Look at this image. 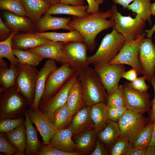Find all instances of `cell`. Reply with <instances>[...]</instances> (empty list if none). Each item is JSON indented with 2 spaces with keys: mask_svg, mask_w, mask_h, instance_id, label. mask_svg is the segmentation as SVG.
Segmentation results:
<instances>
[{
  "mask_svg": "<svg viewBox=\"0 0 155 155\" xmlns=\"http://www.w3.org/2000/svg\"><path fill=\"white\" fill-rule=\"evenodd\" d=\"M112 15L111 9L105 12L100 11L91 13L85 17L73 16L72 19L67 25L73 30H77L80 33L88 50L92 52L97 44L95 40L97 35L105 30L113 28L114 22L111 17Z\"/></svg>",
  "mask_w": 155,
  "mask_h": 155,
  "instance_id": "6da1fadb",
  "label": "cell"
},
{
  "mask_svg": "<svg viewBox=\"0 0 155 155\" xmlns=\"http://www.w3.org/2000/svg\"><path fill=\"white\" fill-rule=\"evenodd\" d=\"M78 78L82 88V97L86 106H91L107 102L108 95L94 69L88 67L79 71Z\"/></svg>",
  "mask_w": 155,
  "mask_h": 155,
  "instance_id": "7a4b0ae2",
  "label": "cell"
},
{
  "mask_svg": "<svg viewBox=\"0 0 155 155\" xmlns=\"http://www.w3.org/2000/svg\"><path fill=\"white\" fill-rule=\"evenodd\" d=\"M0 93V120L22 117L29 104L16 85L7 89L2 86Z\"/></svg>",
  "mask_w": 155,
  "mask_h": 155,
  "instance_id": "3957f363",
  "label": "cell"
},
{
  "mask_svg": "<svg viewBox=\"0 0 155 155\" xmlns=\"http://www.w3.org/2000/svg\"><path fill=\"white\" fill-rule=\"evenodd\" d=\"M125 42L122 35L113 28L111 33L107 34L103 38L96 53L88 57L89 64L95 67L108 63L116 56Z\"/></svg>",
  "mask_w": 155,
  "mask_h": 155,
  "instance_id": "277c9868",
  "label": "cell"
},
{
  "mask_svg": "<svg viewBox=\"0 0 155 155\" xmlns=\"http://www.w3.org/2000/svg\"><path fill=\"white\" fill-rule=\"evenodd\" d=\"M111 9L112 13L111 17L114 22L113 28L122 35L125 42L136 39L144 32L146 21L137 15L134 18L130 16H123L118 11L115 4L112 5Z\"/></svg>",
  "mask_w": 155,
  "mask_h": 155,
  "instance_id": "5b68a950",
  "label": "cell"
},
{
  "mask_svg": "<svg viewBox=\"0 0 155 155\" xmlns=\"http://www.w3.org/2000/svg\"><path fill=\"white\" fill-rule=\"evenodd\" d=\"M18 67V74L16 86L30 106L34 98L36 81L39 71L35 67L20 63Z\"/></svg>",
  "mask_w": 155,
  "mask_h": 155,
  "instance_id": "8992f818",
  "label": "cell"
},
{
  "mask_svg": "<svg viewBox=\"0 0 155 155\" xmlns=\"http://www.w3.org/2000/svg\"><path fill=\"white\" fill-rule=\"evenodd\" d=\"M148 122V119L142 114L128 110L118 121L121 137L132 143Z\"/></svg>",
  "mask_w": 155,
  "mask_h": 155,
  "instance_id": "52a82bcc",
  "label": "cell"
},
{
  "mask_svg": "<svg viewBox=\"0 0 155 155\" xmlns=\"http://www.w3.org/2000/svg\"><path fill=\"white\" fill-rule=\"evenodd\" d=\"M143 32L136 39L125 43L116 56L108 64H126L134 69L137 73L144 75L138 58L139 44L141 40L146 36Z\"/></svg>",
  "mask_w": 155,
  "mask_h": 155,
  "instance_id": "ba28073f",
  "label": "cell"
},
{
  "mask_svg": "<svg viewBox=\"0 0 155 155\" xmlns=\"http://www.w3.org/2000/svg\"><path fill=\"white\" fill-rule=\"evenodd\" d=\"M87 46L84 41H71L65 43L63 52L66 64L76 71L88 66Z\"/></svg>",
  "mask_w": 155,
  "mask_h": 155,
  "instance_id": "9c48e42d",
  "label": "cell"
},
{
  "mask_svg": "<svg viewBox=\"0 0 155 155\" xmlns=\"http://www.w3.org/2000/svg\"><path fill=\"white\" fill-rule=\"evenodd\" d=\"M75 71L67 64H63L52 71L48 75L41 100L51 98L63 86Z\"/></svg>",
  "mask_w": 155,
  "mask_h": 155,
  "instance_id": "30bf717a",
  "label": "cell"
},
{
  "mask_svg": "<svg viewBox=\"0 0 155 155\" xmlns=\"http://www.w3.org/2000/svg\"><path fill=\"white\" fill-rule=\"evenodd\" d=\"M79 72H75L51 98L40 101L38 107L40 108L39 110L46 114L52 122L55 111L66 103L69 91L77 79Z\"/></svg>",
  "mask_w": 155,
  "mask_h": 155,
  "instance_id": "8fae6325",
  "label": "cell"
},
{
  "mask_svg": "<svg viewBox=\"0 0 155 155\" xmlns=\"http://www.w3.org/2000/svg\"><path fill=\"white\" fill-rule=\"evenodd\" d=\"M108 95L111 94L118 87V83L126 67L124 64L110 65L108 63L94 67Z\"/></svg>",
  "mask_w": 155,
  "mask_h": 155,
  "instance_id": "7c38bea8",
  "label": "cell"
},
{
  "mask_svg": "<svg viewBox=\"0 0 155 155\" xmlns=\"http://www.w3.org/2000/svg\"><path fill=\"white\" fill-rule=\"evenodd\" d=\"M125 106L130 110L142 114L150 111V95L147 92H140L130 87L127 82L123 85Z\"/></svg>",
  "mask_w": 155,
  "mask_h": 155,
  "instance_id": "4fadbf2b",
  "label": "cell"
},
{
  "mask_svg": "<svg viewBox=\"0 0 155 155\" xmlns=\"http://www.w3.org/2000/svg\"><path fill=\"white\" fill-rule=\"evenodd\" d=\"M138 58L146 80L150 82L155 72V44L152 37L144 38L140 41Z\"/></svg>",
  "mask_w": 155,
  "mask_h": 155,
  "instance_id": "5bb4252c",
  "label": "cell"
},
{
  "mask_svg": "<svg viewBox=\"0 0 155 155\" xmlns=\"http://www.w3.org/2000/svg\"><path fill=\"white\" fill-rule=\"evenodd\" d=\"M30 120L36 126L43 140V145L50 143V141L57 131L49 117L38 109H27Z\"/></svg>",
  "mask_w": 155,
  "mask_h": 155,
  "instance_id": "9a60e30c",
  "label": "cell"
},
{
  "mask_svg": "<svg viewBox=\"0 0 155 155\" xmlns=\"http://www.w3.org/2000/svg\"><path fill=\"white\" fill-rule=\"evenodd\" d=\"M51 41L38 34L35 32L18 33L12 39V47L13 49L28 50L45 44Z\"/></svg>",
  "mask_w": 155,
  "mask_h": 155,
  "instance_id": "2e32d148",
  "label": "cell"
},
{
  "mask_svg": "<svg viewBox=\"0 0 155 155\" xmlns=\"http://www.w3.org/2000/svg\"><path fill=\"white\" fill-rule=\"evenodd\" d=\"M57 68L55 60L49 59L46 61L42 67L39 71L37 76L35 96L30 108L33 110L38 109L39 102L42 96L47 78L52 71Z\"/></svg>",
  "mask_w": 155,
  "mask_h": 155,
  "instance_id": "e0dca14e",
  "label": "cell"
},
{
  "mask_svg": "<svg viewBox=\"0 0 155 155\" xmlns=\"http://www.w3.org/2000/svg\"><path fill=\"white\" fill-rule=\"evenodd\" d=\"M65 43L51 41L45 44L28 50L44 58L53 59L62 64H65L66 63L63 52Z\"/></svg>",
  "mask_w": 155,
  "mask_h": 155,
  "instance_id": "ac0fdd59",
  "label": "cell"
},
{
  "mask_svg": "<svg viewBox=\"0 0 155 155\" xmlns=\"http://www.w3.org/2000/svg\"><path fill=\"white\" fill-rule=\"evenodd\" d=\"M71 20L70 17H54L48 13H45L35 24L36 30L37 32H40L60 29L67 30L70 31L74 30L67 25Z\"/></svg>",
  "mask_w": 155,
  "mask_h": 155,
  "instance_id": "d6986e66",
  "label": "cell"
},
{
  "mask_svg": "<svg viewBox=\"0 0 155 155\" xmlns=\"http://www.w3.org/2000/svg\"><path fill=\"white\" fill-rule=\"evenodd\" d=\"M3 15L6 25L11 30L23 32H35V24L25 16H18L9 11L4 12Z\"/></svg>",
  "mask_w": 155,
  "mask_h": 155,
  "instance_id": "ffe728a7",
  "label": "cell"
},
{
  "mask_svg": "<svg viewBox=\"0 0 155 155\" xmlns=\"http://www.w3.org/2000/svg\"><path fill=\"white\" fill-rule=\"evenodd\" d=\"M91 106H86L75 114L68 128L73 134L80 133L92 126L94 124L91 116Z\"/></svg>",
  "mask_w": 155,
  "mask_h": 155,
  "instance_id": "44dd1931",
  "label": "cell"
},
{
  "mask_svg": "<svg viewBox=\"0 0 155 155\" xmlns=\"http://www.w3.org/2000/svg\"><path fill=\"white\" fill-rule=\"evenodd\" d=\"M21 0L26 16L35 24L53 5L47 0Z\"/></svg>",
  "mask_w": 155,
  "mask_h": 155,
  "instance_id": "7402d4cb",
  "label": "cell"
},
{
  "mask_svg": "<svg viewBox=\"0 0 155 155\" xmlns=\"http://www.w3.org/2000/svg\"><path fill=\"white\" fill-rule=\"evenodd\" d=\"M25 125L26 138L25 154L37 155L42 144L38 137L36 131L30 118L27 110H26Z\"/></svg>",
  "mask_w": 155,
  "mask_h": 155,
  "instance_id": "603a6c76",
  "label": "cell"
},
{
  "mask_svg": "<svg viewBox=\"0 0 155 155\" xmlns=\"http://www.w3.org/2000/svg\"><path fill=\"white\" fill-rule=\"evenodd\" d=\"M72 134L68 128L58 129L51 139L50 143L63 151L69 152H75L77 146L72 139Z\"/></svg>",
  "mask_w": 155,
  "mask_h": 155,
  "instance_id": "cb8c5ba5",
  "label": "cell"
},
{
  "mask_svg": "<svg viewBox=\"0 0 155 155\" xmlns=\"http://www.w3.org/2000/svg\"><path fill=\"white\" fill-rule=\"evenodd\" d=\"M88 8V5L74 6L60 3L52 5L46 13L51 15L66 14L83 18L90 14L87 11Z\"/></svg>",
  "mask_w": 155,
  "mask_h": 155,
  "instance_id": "d4e9b609",
  "label": "cell"
},
{
  "mask_svg": "<svg viewBox=\"0 0 155 155\" xmlns=\"http://www.w3.org/2000/svg\"><path fill=\"white\" fill-rule=\"evenodd\" d=\"M66 103L72 115L85 105L82 97V85L78 78L69 91Z\"/></svg>",
  "mask_w": 155,
  "mask_h": 155,
  "instance_id": "484cf974",
  "label": "cell"
},
{
  "mask_svg": "<svg viewBox=\"0 0 155 155\" xmlns=\"http://www.w3.org/2000/svg\"><path fill=\"white\" fill-rule=\"evenodd\" d=\"M8 141L18 150L17 155H25L26 138L25 122L14 130L5 133Z\"/></svg>",
  "mask_w": 155,
  "mask_h": 155,
  "instance_id": "4316f807",
  "label": "cell"
},
{
  "mask_svg": "<svg viewBox=\"0 0 155 155\" xmlns=\"http://www.w3.org/2000/svg\"><path fill=\"white\" fill-rule=\"evenodd\" d=\"M107 106L105 103L100 102L91 106V116L96 132L104 128L108 119Z\"/></svg>",
  "mask_w": 155,
  "mask_h": 155,
  "instance_id": "83f0119b",
  "label": "cell"
},
{
  "mask_svg": "<svg viewBox=\"0 0 155 155\" xmlns=\"http://www.w3.org/2000/svg\"><path fill=\"white\" fill-rule=\"evenodd\" d=\"M38 34L44 36L53 41L67 43L71 41H84V38L80 33L77 30L66 33L56 32H40L35 31Z\"/></svg>",
  "mask_w": 155,
  "mask_h": 155,
  "instance_id": "f1b7e54d",
  "label": "cell"
},
{
  "mask_svg": "<svg viewBox=\"0 0 155 155\" xmlns=\"http://www.w3.org/2000/svg\"><path fill=\"white\" fill-rule=\"evenodd\" d=\"M100 140L107 145H110L121 137V133L118 123L108 119L102 131L98 133Z\"/></svg>",
  "mask_w": 155,
  "mask_h": 155,
  "instance_id": "f546056e",
  "label": "cell"
},
{
  "mask_svg": "<svg viewBox=\"0 0 155 155\" xmlns=\"http://www.w3.org/2000/svg\"><path fill=\"white\" fill-rule=\"evenodd\" d=\"M96 133L94 129H88L77 136L75 140L77 149L83 153L90 150L95 143Z\"/></svg>",
  "mask_w": 155,
  "mask_h": 155,
  "instance_id": "4dcf8cb0",
  "label": "cell"
},
{
  "mask_svg": "<svg viewBox=\"0 0 155 155\" xmlns=\"http://www.w3.org/2000/svg\"><path fill=\"white\" fill-rule=\"evenodd\" d=\"M151 0H135L129 5L127 9L135 13L142 19L147 21L150 25L152 24L151 10Z\"/></svg>",
  "mask_w": 155,
  "mask_h": 155,
  "instance_id": "1f68e13d",
  "label": "cell"
},
{
  "mask_svg": "<svg viewBox=\"0 0 155 155\" xmlns=\"http://www.w3.org/2000/svg\"><path fill=\"white\" fill-rule=\"evenodd\" d=\"M18 74V65L10 64L7 67H0V84L5 89L16 85V80Z\"/></svg>",
  "mask_w": 155,
  "mask_h": 155,
  "instance_id": "d6a6232c",
  "label": "cell"
},
{
  "mask_svg": "<svg viewBox=\"0 0 155 155\" xmlns=\"http://www.w3.org/2000/svg\"><path fill=\"white\" fill-rule=\"evenodd\" d=\"M72 116L66 103L55 111L52 122L57 130L64 129L70 123Z\"/></svg>",
  "mask_w": 155,
  "mask_h": 155,
  "instance_id": "836d02e7",
  "label": "cell"
},
{
  "mask_svg": "<svg viewBox=\"0 0 155 155\" xmlns=\"http://www.w3.org/2000/svg\"><path fill=\"white\" fill-rule=\"evenodd\" d=\"M18 32L12 31L10 36L5 40L0 42V59L5 58L9 60L10 64L16 65L20 63L14 55L12 47L11 40L13 36Z\"/></svg>",
  "mask_w": 155,
  "mask_h": 155,
  "instance_id": "e575fe53",
  "label": "cell"
},
{
  "mask_svg": "<svg viewBox=\"0 0 155 155\" xmlns=\"http://www.w3.org/2000/svg\"><path fill=\"white\" fill-rule=\"evenodd\" d=\"M12 50L14 55L18 58L19 62L21 64L35 67L37 66L44 58L28 50H22L13 48Z\"/></svg>",
  "mask_w": 155,
  "mask_h": 155,
  "instance_id": "d590c367",
  "label": "cell"
},
{
  "mask_svg": "<svg viewBox=\"0 0 155 155\" xmlns=\"http://www.w3.org/2000/svg\"><path fill=\"white\" fill-rule=\"evenodd\" d=\"M153 129V123L149 122L132 143V148H147L151 141Z\"/></svg>",
  "mask_w": 155,
  "mask_h": 155,
  "instance_id": "8d00e7d4",
  "label": "cell"
},
{
  "mask_svg": "<svg viewBox=\"0 0 155 155\" xmlns=\"http://www.w3.org/2000/svg\"><path fill=\"white\" fill-rule=\"evenodd\" d=\"M0 7L19 16H26L24 5L21 0H0Z\"/></svg>",
  "mask_w": 155,
  "mask_h": 155,
  "instance_id": "74e56055",
  "label": "cell"
},
{
  "mask_svg": "<svg viewBox=\"0 0 155 155\" xmlns=\"http://www.w3.org/2000/svg\"><path fill=\"white\" fill-rule=\"evenodd\" d=\"M106 105L108 106L119 108L125 106L123 85H120L108 96Z\"/></svg>",
  "mask_w": 155,
  "mask_h": 155,
  "instance_id": "f35d334b",
  "label": "cell"
},
{
  "mask_svg": "<svg viewBox=\"0 0 155 155\" xmlns=\"http://www.w3.org/2000/svg\"><path fill=\"white\" fill-rule=\"evenodd\" d=\"M118 139L113 146L111 151V155H127L132 146L126 138L121 137Z\"/></svg>",
  "mask_w": 155,
  "mask_h": 155,
  "instance_id": "ab89813d",
  "label": "cell"
},
{
  "mask_svg": "<svg viewBox=\"0 0 155 155\" xmlns=\"http://www.w3.org/2000/svg\"><path fill=\"white\" fill-rule=\"evenodd\" d=\"M25 121L23 117L5 118L0 120V132L5 133L10 131L24 123Z\"/></svg>",
  "mask_w": 155,
  "mask_h": 155,
  "instance_id": "60d3db41",
  "label": "cell"
},
{
  "mask_svg": "<svg viewBox=\"0 0 155 155\" xmlns=\"http://www.w3.org/2000/svg\"><path fill=\"white\" fill-rule=\"evenodd\" d=\"M78 152H65L57 149L50 143L43 145L38 151L37 155H78Z\"/></svg>",
  "mask_w": 155,
  "mask_h": 155,
  "instance_id": "b9f144b4",
  "label": "cell"
},
{
  "mask_svg": "<svg viewBox=\"0 0 155 155\" xmlns=\"http://www.w3.org/2000/svg\"><path fill=\"white\" fill-rule=\"evenodd\" d=\"M0 152L7 155H17L18 150L6 139L5 133H0Z\"/></svg>",
  "mask_w": 155,
  "mask_h": 155,
  "instance_id": "7bdbcfd3",
  "label": "cell"
},
{
  "mask_svg": "<svg viewBox=\"0 0 155 155\" xmlns=\"http://www.w3.org/2000/svg\"><path fill=\"white\" fill-rule=\"evenodd\" d=\"M145 77H137V79L132 82H127L128 85L132 88L140 92H147L149 86L146 84Z\"/></svg>",
  "mask_w": 155,
  "mask_h": 155,
  "instance_id": "ee69618b",
  "label": "cell"
},
{
  "mask_svg": "<svg viewBox=\"0 0 155 155\" xmlns=\"http://www.w3.org/2000/svg\"><path fill=\"white\" fill-rule=\"evenodd\" d=\"M128 110L125 106L119 108L111 107L107 106L108 119L115 122L118 121Z\"/></svg>",
  "mask_w": 155,
  "mask_h": 155,
  "instance_id": "f6af8a7d",
  "label": "cell"
},
{
  "mask_svg": "<svg viewBox=\"0 0 155 155\" xmlns=\"http://www.w3.org/2000/svg\"><path fill=\"white\" fill-rule=\"evenodd\" d=\"M0 18V40L2 41L7 39L10 36L12 32Z\"/></svg>",
  "mask_w": 155,
  "mask_h": 155,
  "instance_id": "bcb514c9",
  "label": "cell"
},
{
  "mask_svg": "<svg viewBox=\"0 0 155 155\" xmlns=\"http://www.w3.org/2000/svg\"><path fill=\"white\" fill-rule=\"evenodd\" d=\"M88 8L87 10L90 14L95 13L100 11L99 4L96 0H86Z\"/></svg>",
  "mask_w": 155,
  "mask_h": 155,
  "instance_id": "7dc6e473",
  "label": "cell"
},
{
  "mask_svg": "<svg viewBox=\"0 0 155 155\" xmlns=\"http://www.w3.org/2000/svg\"><path fill=\"white\" fill-rule=\"evenodd\" d=\"M138 74L133 68L127 71H125L123 74L122 78H124L130 82H132L135 80L137 77Z\"/></svg>",
  "mask_w": 155,
  "mask_h": 155,
  "instance_id": "c3c4849f",
  "label": "cell"
},
{
  "mask_svg": "<svg viewBox=\"0 0 155 155\" xmlns=\"http://www.w3.org/2000/svg\"><path fill=\"white\" fill-rule=\"evenodd\" d=\"M150 82L154 88V96L152 102V109L150 113V122L154 123L155 122V75L152 79Z\"/></svg>",
  "mask_w": 155,
  "mask_h": 155,
  "instance_id": "681fc988",
  "label": "cell"
},
{
  "mask_svg": "<svg viewBox=\"0 0 155 155\" xmlns=\"http://www.w3.org/2000/svg\"><path fill=\"white\" fill-rule=\"evenodd\" d=\"M107 154V153L103 145L99 142H97L95 148L90 155H104Z\"/></svg>",
  "mask_w": 155,
  "mask_h": 155,
  "instance_id": "f907efd6",
  "label": "cell"
},
{
  "mask_svg": "<svg viewBox=\"0 0 155 155\" xmlns=\"http://www.w3.org/2000/svg\"><path fill=\"white\" fill-rule=\"evenodd\" d=\"M147 148H132L127 155H145Z\"/></svg>",
  "mask_w": 155,
  "mask_h": 155,
  "instance_id": "816d5d0a",
  "label": "cell"
},
{
  "mask_svg": "<svg viewBox=\"0 0 155 155\" xmlns=\"http://www.w3.org/2000/svg\"><path fill=\"white\" fill-rule=\"evenodd\" d=\"M61 3L74 6L84 5V0H60Z\"/></svg>",
  "mask_w": 155,
  "mask_h": 155,
  "instance_id": "f5cc1de1",
  "label": "cell"
},
{
  "mask_svg": "<svg viewBox=\"0 0 155 155\" xmlns=\"http://www.w3.org/2000/svg\"><path fill=\"white\" fill-rule=\"evenodd\" d=\"M135 0H112L115 4H118L121 5L124 9L127 8L129 4Z\"/></svg>",
  "mask_w": 155,
  "mask_h": 155,
  "instance_id": "db71d44e",
  "label": "cell"
},
{
  "mask_svg": "<svg viewBox=\"0 0 155 155\" xmlns=\"http://www.w3.org/2000/svg\"><path fill=\"white\" fill-rule=\"evenodd\" d=\"M145 155H155V146H148L147 148Z\"/></svg>",
  "mask_w": 155,
  "mask_h": 155,
  "instance_id": "11a10c76",
  "label": "cell"
},
{
  "mask_svg": "<svg viewBox=\"0 0 155 155\" xmlns=\"http://www.w3.org/2000/svg\"><path fill=\"white\" fill-rule=\"evenodd\" d=\"M155 146V122L153 123V129L152 138L148 146Z\"/></svg>",
  "mask_w": 155,
  "mask_h": 155,
  "instance_id": "9f6ffc18",
  "label": "cell"
},
{
  "mask_svg": "<svg viewBox=\"0 0 155 155\" xmlns=\"http://www.w3.org/2000/svg\"><path fill=\"white\" fill-rule=\"evenodd\" d=\"M145 31L147 34V37H152L153 34L155 31V24L151 29L146 30Z\"/></svg>",
  "mask_w": 155,
  "mask_h": 155,
  "instance_id": "6f0895ef",
  "label": "cell"
},
{
  "mask_svg": "<svg viewBox=\"0 0 155 155\" xmlns=\"http://www.w3.org/2000/svg\"><path fill=\"white\" fill-rule=\"evenodd\" d=\"M151 10L152 14L155 17V2L151 4Z\"/></svg>",
  "mask_w": 155,
  "mask_h": 155,
  "instance_id": "680465c9",
  "label": "cell"
},
{
  "mask_svg": "<svg viewBox=\"0 0 155 155\" xmlns=\"http://www.w3.org/2000/svg\"><path fill=\"white\" fill-rule=\"evenodd\" d=\"M53 5L56 4L61 3L60 0H47Z\"/></svg>",
  "mask_w": 155,
  "mask_h": 155,
  "instance_id": "91938a15",
  "label": "cell"
},
{
  "mask_svg": "<svg viewBox=\"0 0 155 155\" xmlns=\"http://www.w3.org/2000/svg\"><path fill=\"white\" fill-rule=\"evenodd\" d=\"M100 4H102L105 0H96Z\"/></svg>",
  "mask_w": 155,
  "mask_h": 155,
  "instance_id": "94428289",
  "label": "cell"
}]
</instances>
